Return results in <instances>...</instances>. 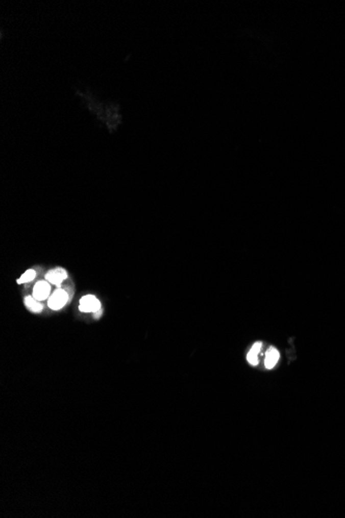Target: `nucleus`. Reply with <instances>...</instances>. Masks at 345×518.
Segmentation results:
<instances>
[{
    "label": "nucleus",
    "instance_id": "obj_1",
    "mask_svg": "<svg viewBox=\"0 0 345 518\" xmlns=\"http://www.w3.org/2000/svg\"><path fill=\"white\" fill-rule=\"evenodd\" d=\"M68 301V294L64 289H57L48 299V305L53 310H59Z\"/></svg>",
    "mask_w": 345,
    "mask_h": 518
},
{
    "label": "nucleus",
    "instance_id": "obj_2",
    "mask_svg": "<svg viewBox=\"0 0 345 518\" xmlns=\"http://www.w3.org/2000/svg\"><path fill=\"white\" fill-rule=\"evenodd\" d=\"M80 310L82 312H97L101 310V302L94 295H86L80 300Z\"/></svg>",
    "mask_w": 345,
    "mask_h": 518
},
{
    "label": "nucleus",
    "instance_id": "obj_3",
    "mask_svg": "<svg viewBox=\"0 0 345 518\" xmlns=\"http://www.w3.org/2000/svg\"><path fill=\"white\" fill-rule=\"evenodd\" d=\"M67 278V272L61 268L57 267L54 269H51L46 274V280L52 285H55L57 287H60L61 284Z\"/></svg>",
    "mask_w": 345,
    "mask_h": 518
},
{
    "label": "nucleus",
    "instance_id": "obj_4",
    "mask_svg": "<svg viewBox=\"0 0 345 518\" xmlns=\"http://www.w3.org/2000/svg\"><path fill=\"white\" fill-rule=\"evenodd\" d=\"M51 292V286L49 282L46 281H40L35 284L33 288V294L32 296L38 300V301H44L49 299Z\"/></svg>",
    "mask_w": 345,
    "mask_h": 518
},
{
    "label": "nucleus",
    "instance_id": "obj_5",
    "mask_svg": "<svg viewBox=\"0 0 345 518\" xmlns=\"http://www.w3.org/2000/svg\"><path fill=\"white\" fill-rule=\"evenodd\" d=\"M278 359H279V352L275 348L271 347L268 350L267 355H266V361H265L266 367L269 369L273 368L276 365V363L278 362Z\"/></svg>",
    "mask_w": 345,
    "mask_h": 518
},
{
    "label": "nucleus",
    "instance_id": "obj_6",
    "mask_svg": "<svg viewBox=\"0 0 345 518\" xmlns=\"http://www.w3.org/2000/svg\"><path fill=\"white\" fill-rule=\"evenodd\" d=\"M261 349H262V342H255L252 346V348L250 349V351L247 355V361L251 365H257V363H258L257 355H258V353H260Z\"/></svg>",
    "mask_w": 345,
    "mask_h": 518
},
{
    "label": "nucleus",
    "instance_id": "obj_7",
    "mask_svg": "<svg viewBox=\"0 0 345 518\" xmlns=\"http://www.w3.org/2000/svg\"><path fill=\"white\" fill-rule=\"evenodd\" d=\"M25 305L26 307L32 311V312H35V313H38V312H41L42 311V305L38 302V300H36L33 296H27L25 298Z\"/></svg>",
    "mask_w": 345,
    "mask_h": 518
},
{
    "label": "nucleus",
    "instance_id": "obj_8",
    "mask_svg": "<svg viewBox=\"0 0 345 518\" xmlns=\"http://www.w3.org/2000/svg\"><path fill=\"white\" fill-rule=\"evenodd\" d=\"M34 278H35V271L33 269H29V270H27L25 273H23L21 275V277L18 280V284L29 283V282L33 281Z\"/></svg>",
    "mask_w": 345,
    "mask_h": 518
}]
</instances>
